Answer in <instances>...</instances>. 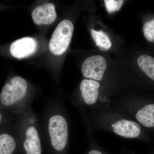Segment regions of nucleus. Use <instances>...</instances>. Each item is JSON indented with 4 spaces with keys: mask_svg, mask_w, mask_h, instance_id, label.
Segmentation results:
<instances>
[{
    "mask_svg": "<svg viewBox=\"0 0 154 154\" xmlns=\"http://www.w3.org/2000/svg\"><path fill=\"white\" fill-rule=\"evenodd\" d=\"M73 30L72 22L68 19H64L58 24L49 41V50L53 54L60 55L66 51Z\"/></svg>",
    "mask_w": 154,
    "mask_h": 154,
    "instance_id": "obj_1",
    "label": "nucleus"
},
{
    "mask_svg": "<svg viewBox=\"0 0 154 154\" xmlns=\"http://www.w3.org/2000/svg\"><path fill=\"white\" fill-rule=\"evenodd\" d=\"M28 89L26 80L20 76L11 78L3 87L0 94V102L6 107H11L24 98Z\"/></svg>",
    "mask_w": 154,
    "mask_h": 154,
    "instance_id": "obj_2",
    "label": "nucleus"
},
{
    "mask_svg": "<svg viewBox=\"0 0 154 154\" xmlns=\"http://www.w3.org/2000/svg\"><path fill=\"white\" fill-rule=\"evenodd\" d=\"M48 130L54 148L57 151L63 150L68 139V126L65 119L61 115L53 116L48 122Z\"/></svg>",
    "mask_w": 154,
    "mask_h": 154,
    "instance_id": "obj_3",
    "label": "nucleus"
},
{
    "mask_svg": "<svg viewBox=\"0 0 154 154\" xmlns=\"http://www.w3.org/2000/svg\"><path fill=\"white\" fill-rule=\"evenodd\" d=\"M107 68V63L103 57L94 55L84 61L82 67L83 75L85 78L101 81Z\"/></svg>",
    "mask_w": 154,
    "mask_h": 154,
    "instance_id": "obj_4",
    "label": "nucleus"
},
{
    "mask_svg": "<svg viewBox=\"0 0 154 154\" xmlns=\"http://www.w3.org/2000/svg\"><path fill=\"white\" fill-rule=\"evenodd\" d=\"M37 42L34 38L25 37L14 42L10 46V52L14 57L22 59L32 55L37 49Z\"/></svg>",
    "mask_w": 154,
    "mask_h": 154,
    "instance_id": "obj_5",
    "label": "nucleus"
},
{
    "mask_svg": "<svg viewBox=\"0 0 154 154\" xmlns=\"http://www.w3.org/2000/svg\"><path fill=\"white\" fill-rule=\"evenodd\" d=\"M31 17L36 25H51L55 22L57 17L55 5L48 3L38 6L32 11Z\"/></svg>",
    "mask_w": 154,
    "mask_h": 154,
    "instance_id": "obj_6",
    "label": "nucleus"
},
{
    "mask_svg": "<svg viewBox=\"0 0 154 154\" xmlns=\"http://www.w3.org/2000/svg\"><path fill=\"white\" fill-rule=\"evenodd\" d=\"M115 134L126 138H134L139 136L141 132L139 125L134 121L120 119L112 125Z\"/></svg>",
    "mask_w": 154,
    "mask_h": 154,
    "instance_id": "obj_7",
    "label": "nucleus"
},
{
    "mask_svg": "<svg viewBox=\"0 0 154 154\" xmlns=\"http://www.w3.org/2000/svg\"><path fill=\"white\" fill-rule=\"evenodd\" d=\"M100 83L91 79H84L81 82L80 89L84 102L88 105L95 104L99 96Z\"/></svg>",
    "mask_w": 154,
    "mask_h": 154,
    "instance_id": "obj_8",
    "label": "nucleus"
},
{
    "mask_svg": "<svg viewBox=\"0 0 154 154\" xmlns=\"http://www.w3.org/2000/svg\"><path fill=\"white\" fill-rule=\"evenodd\" d=\"M24 147L27 154H41V141L35 127L30 126L26 129Z\"/></svg>",
    "mask_w": 154,
    "mask_h": 154,
    "instance_id": "obj_9",
    "label": "nucleus"
},
{
    "mask_svg": "<svg viewBox=\"0 0 154 154\" xmlns=\"http://www.w3.org/2000/svg\"><path fill=\"white\" fill-rule=\"evenodd\" d=\"M137 119L142 125L146 127H154V104L146 105L138 111Z\"/></svg>",
    "mask_w": 154,
    "mask_h": 154,
    "instance_id": "obj_10",
    "label": "nucleus"
},
{
    "mask_svg": "<svg viewBox=\"0 0 154 154\" xmlns=\"http://www.w3.org/2000/svg\"><path fill=\"white\" fill-rule=\"evenodd\" d=\"M16 146V140L11 135L6 133L0 134V154H12Z\"/></svg>",
    "mask_w": 154,
    "mask_h": 154,
    "instance_id": "obj_11",
    "label": "nucleus"
},
{
    "mask_svg": "<svg viewBox=\"0 0 154 154\" xmlns=\"http://www.w3.org/2000/svg\"><path fill=\"white\" fill-rule=\"evenodd\" d=\"M90 31L92 38L99 49L102 51H107L110 49L112 43L106 33L102 30L96 31L93 29Z\"/></svg>",
    "mask_w": 154,
    "mask_h": 154,
    "instance_id": "obj_12",
    "label": "nucleus"
},
{
    "mask_svg": "<svg viewBox=\"0 0 154 154\" xmlns=\"http://www.w3.org/2000/svg\"><path fill=\"white\" fill-rule=\"evenodd\" d=\"M141 69L154 81V58L147 55H141L137 60Z\"/></svg>",
    "mask_w": 154,
    "mask_h": 154,
    "instance_id": "obj_13",
    "label": "nucleus"
},
{
    "mask_svg": "<svg viewBox=\"0 0 154 154\" xmlns=\"http://www.w3.org/2000/svg\"><path fill=\"white\" fill-rule=\"evenodd\" d=\"M143 31L146 39L150 42H154V19L144 24Z\"/></svg>",
    "mask_w": 154,
    "mask_h": 154,
    "instance_id": "obj_14",
    "label": "nucleus"
},
{
    "mask_svg": "<svg viewBox=\"0 0 154 154\" xmlns=\"http://www.w3.org/2000/svg\"><path fill=\"white\" fill-rule=\"evenodd\" d=\"M123 1H115V0H105V7L106 10L109 13H112L115 11H119L123 4Z\"/></svg>",
    "mask_w": 154,
    "mask_h": 154,
    "instance_id": "obj_15",
    "label": "nucleus"
},
{
    "mask_svg": "<svg viewBox=\"0 0 154 154\" xmlns=\"http://www.w3.org/2000/svg\"><path fill=\"white\" fill-rule=\"evenodd\" d=\"M88 154H103L101 152L97 150H92L89 152Z\"/></svg>",
    "mask_w": 154,
    "mask_h": 154,
    "instance_id": "obj_16",
    "label": "nucleus"
},
{
    "mask_svg": "<svg viewBox=\"0 0 154 154\" xmlns=\"http://www.w3.org/2000/svg\"><path fill=\"white\" fill-rule=\"evenodd\" d=\"M3 116L2 114L0 112V124L2 123V122L3 121Z\"/></svg>",
    "mask_w": 154,
    "mask_h": 154,
    "instance_id": "obj_17",
    "label": "nucleus"
}]
</instances>
